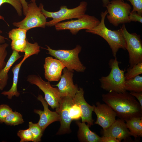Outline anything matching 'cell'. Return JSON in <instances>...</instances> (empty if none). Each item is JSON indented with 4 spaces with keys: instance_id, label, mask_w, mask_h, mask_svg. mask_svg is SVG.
<instances>
[{
    "instance_id": "30",
    "label": "cell",
    "mask_w": 142,
    "mask_h": 142,
    "mask_svg": "<svg viewBox=\"0 0 142 142\" xmlns=\"http://www.w3.org/2000/svg\"><path fill=\"white\" fill-rule=\"evenodd\" d=\"M69 111L72 120H78L81 118L82 114L80 109L76 104L73 103L70 107Z\"/></svg>"
},
{
    "instance_id": "28",
    "label": "cell",
    "mask_w": 142,
    "mask_h": 142,
    "mask_svg": "<svg viewBox=\"0 0 142 142\" xmlns=\"http://www.w3.org/2000/svg\"><path fill=\"white\" fill-rule=\"evenodd\" d=\"M17 135L20 139V142H33V135L29 128L25 130H19Z\"/></svg>"
},
{
    "instance_id": "4",
    "label": "cell",
    "mask_w": 142,
    "mask_h": 142,
    "mask_svg": "<svg viewBox=\"0 0 142 142\" xmlns=\"http://www.w3.org/2000/svg\"><path fill=\"white\" fill-rule=\"evenodd\" d=\"M87 3L85 1L81 2L77 7L72 9L67 8L65 6H61L59 10L55 12H50L44 9L43 5L40 4L41 11L46 18H51L52 19L47 22L46 26L52 27L61 21L72 18H78L85 14L87 10Z\"/></svg>"
},
{
    "instance_id": "16",
    "label": "cell",
    "mask_w": 142,
    "mask_h": 142,
    "mask_svg": "<svg viewBox=\"0 0 142 142\" xmlns=\"http://www.w3.org/2000/svg\"><path fill=\"white\" fill-rule=\"evenodd\" d=\"M103 136L113 137L120 142L125 140L131 136L124 120L118 119L108 128L102 130Z\"/></svg>"
},
{
    "instance_id": "18",
    "label": "cell",
    "mask_w": 142,
    "mask_h": 142,
    "mask_svg": "<svg viewBox=\"0 0 142 142\" xmlns=\"http://www.w3.org/2000/svg\"><path fill=\"white\" fill-rule=\"evenodd\" d=\"M76 123L79 127L78 137L80 141L83 142H100L101 137L91 131L89 126L85 122L79 121Z\"/></svg>"
},
{
    "instance_id": "6",
    "label": "cell",
    "mask_w": 142,
    "mask_h": 142,
    "mask_svg": "<svg viewBox=\"0 0 142 142\" xmlns=\"http://www.w3.org/2000/svg\"><path fill=\"white\" fill-rule=\"evenodd\" d=\"M105 7L108 14H107V19L115 26L131 22L129 16L131 7L123 0H113L110 1Z\"/></svg>"
},
{
    "instance_id": "25",
    "label": "cell",
    "mask_w": 142,
    "mask_h": 142,
    "mask_svg": "<svg viewBox=\"0 0 142 142\" xmlns=\"http://www.w3.org/2000/svg\"><path fill=\"white\" fill-rule=\"evenodd\" d=\"M28 126L33 135V142L40 141L44 132L42 128L37 123H34L32 121L29 122Z\"/></svg>"
},
{
    "instance_id": "31",
    "label": "cell",
    "mask_w": 142,
    "mask_h": 142,
    "mask_svg": "<svg viewBox=\"0 0 142 142\" xmlns=\"http://www.w3.org/2000/svg\"><path fill=\"white\" fill-rule=\"evenodd\" d=\"M6 3L12 5L16 10L19 16L22 15L23 8L20 0H0V7Z\"/></svg>"
},
{
    "instance_id": "35",
    "label": "cell",
    "mask_w": 142,
    "mask_h": 142,
    "mask_svg": "<svg viewBox=\"0 0 142 142\" xmlns=\"http://www.w3.org/2000/svg\"><path fill=\"white\" fill-rule=\"evenodd\" d=\"M129 18L130 22H138L140 23H142V16L139 14L136 11H131Z\"/></svg>"
},
{
    "instance_id": "26",
    "label": "cell",
    "mask_w": 142,
    "mask_h": 142,
    "mask_svg": "<svg viewBox=\"0 0 142 142\" xmlns=\"http://www.w3.org/2000/svg\"><path fill=\"white\" fill-rule=\"evenodd\" d=\"M124 75L126 80L133 78L142 73V62L138 63L131 68H128Z\"/></svg>"
},
{
    "instance_id": "38",
    "label": "cell",
    "mask_w": 142,
    "mask_h": 142,
    "mask_svg": "<svg viewBox=\"0 0 142 142\" xmlns=\"http://www.w3.org/2000/svg\"><path fill=\"white\" fill-rule=\"evenodd\" d=\"M23 8V14L26 16L28 11V3L26 1V0H20Z\"/></svg>"
},
{
    "instance_id": "5",
    "label": "cell",
    "mask_w": 142,
    "mask_h": 142,
    "mask_svg": "<svg viewBox=\"0 0 142 142\" xmlns=\"http://www.w3.org/2000/svg\"><path fill=\"white\" fill-rule=\"evenodd\" d=\"M48 53L59 60L70 71L75 70L79 72H84L86 67L81 63L78 57L82 47L77 45L71 50H55L47 45Z\"/></svg>"
},
{
    "instance_id": "9",
    "label": "cell",
    "mask_w": 142,
    "mask_h": 142,
    "mask_svg": "<svg viewBox=\"0 0 142 142\" xmlns=\"http://www.w3.org/2000/svg\"><path fill=\"white\" fill-rule=\"evenodd\" d=\"M27 80L36 85L43 92L45 100L52 108H56L59 106L61 98L58 88L53 87L49 82H46L40 77L35 75H28Z\"/></svg>"
},
{
    "instance_id": "23",
    "label": "cell",
    "mask_w": 142,
    "mask_h": 142,
    "mask_svg": "<svg viewBox=\"0 0 142 142\" xmlns=\"http://www.w3.org/2000/svg\"><path fill=\"white\" fill-rule=\"evenodd\" d=\"M24 122L22 115L17 111H12L7 116L4 123L6 125L15 126Z\"/></svg>"
},
{
    "instance_id": "8",
    "label": "cell",
    "mask_w": 142,
    "mask_h": 142,
    "mask_svg": "<svg viewBox=\"0 0 142 142\" xmlns=\"http://www.w3.org/2000/svg\"><path fill=\"white\" fill-rule=\"evenodd\" d=\"M128 53L129 68L142 62V43L140 36L135 33H130L123 24L121 27Z\"/></svg>"
},
{
    "instance_id": "24",
    "label": "cell",
    "mask_w": 142,
    "mask_h": 142,
    "mask_svg": "<svg viewBox=\"0 0 142 142\" xmlns=\"http://www.w3.org/2000/svg\"><path fill=\"white\" fill-rule=\"evenodd\" d=\"M40 51V47L37 42L32 43H29L27 39L26 46L24 50V55L22 60L24 62L31 55L38 54Z\"/></svg>"
},
{
    "instance_id": "33",
    "label": "cell",
    "mask_w": 142,
    "mask_h": 142,
    "mask_svg": "<svg viewBox=\"0 0 142 142\" xmlns=\"http://www.w3.org/2000/svg\"><path fill=\"white\" fill-rule=\"evenodd\" d=\"M12 111V109L7 105H0V123H4L7 116Z\"/></svg>"
},
{
    "instance_id": "1",
    "label": "cell",
    "mask_w": 142,
    "mask_h": 142,
    "mask_svg": "<svg viewBox=\"0 0 142 142\" xmlns=\"http://www.w3.org/2000/svg\"><path fill=\"white\" fill-rule=\"evenodd\" d=\"M102 98L120 119L125 121L133 117L142 116V107L129 92H108L103 94Z\"/></svg>"
},
{
    "instance_id": "13",
    "label": "cell",
    "mask_w": 142,
    "mask_h": 142,
    "mask_svg": "<svg viewBox=\"0 0 142 142\" xmlns=\"http://www.w3.org/2000/svg\"><path fill=\"white\" fill-rule=\"evenodd\" d=\"M63 73L60 81L55 86L58 87L61 98L68 97L73 99L79 89L77 86L74 84L72 71L65 68L63 70Z\"/></svg>"
},
{
    "instance_id": "40",
    "label": "cell",
    "mask_w": 142,
    "mask_h": 142,
    "mask_svg": "<svg viewBox=\"0 0 142 142\" xmlns=\"http://www.w3.org/2000/svg\"><path fill=\"white\" fill-rule=\"evenodd\" d=\"M110 0H102L103 6L105 7L106 5L110 2Z\"/></svg>"
},
{
    "instance_id": "32",
    "label": "cell",
    "mask_w": 142,
    "mask_h": 142,
    "mask_svg": "<svg viewBox=\"0 0 142 142\" xmlns=\"http://www.w3.org/2000/svg\"><path fill=\"white\" fill-rule=\"evenodd\" d=\"M8 45V44L5 43L0 44V71L6 65L5 60L7 55V49Z\"/></svg>"
},
{
    "instance_id": "19",
    "label": "cell",
    "mask_w": 142,
    "mask_h": 142,
    "mask_svg": "<svg viewBox=\"0 0 142 142\" xmlns=\"http://www.w3.org/2000/svg\"><path fill=\"white\" fill-rule=\"evenodd\" d=\"M22 57L19 52L13 50L10 58L4 68L0 71V90H3L7 84L8 79V73L13 64Z\"/></svg>"
},
{
    "instance_id": "41",
    "label": "cell",
    "mask_w": 142,
    "mask_h": 142,
    "mask_svg": "<svg viewBox=\"0 0 142 142\" xmlns=\"http://www.w3.org/2000/svg\"><path fill=\"white\" fill-rule=\"evenodd\" d=\"M0 19H2L4 21V17L0 15Z\"/></svg>"
},
{
    "instance_id": "34",
    "label": "cell",
    "mask_w": 142,
    "mask_h": 142,
    "mask_svg": "<svg viewBox=\"0 0 142 142\" xmlns=\"http://www.w3.org/2000/svg\"><path fill=\"white\" fill-rule=\"evenodd\" d=\"M133 6L132 12L136 11L139 15L142 14V0H127Z\"/></svg>"
},
{
    "instance_id": "7",
    "label": "cell",
    "mask_w": 142,
    "mask_h": 142,
    "mask_svg": "<svg viewBox=\"0 0 142 142\" xmlns=\"http://www.w3.org/2000/svg\"><path fill=\"white\" fill-rule=\"evenodd\" d=\"M28 6L25 18L20 22H13V25L27 31L36 27L45 28L47 22L46 18L42 13L40 6H37L35 1H30Z\"/></svg>"
},
{
    "instance_id": "2",
    "label": "cell",
    "mask_w": 142,
    "mask_h": 142,
    "mask_svg": "<svg viewBox=\"0 0 142 142\" xmlns=\"http://www.w3.org/2000/svg\"><path fill=\"white\" fill-rule=\"evenodd\" d=\"M108 14L107 10L102 12L101 19L97 26L86 32L98 35L104 39L110 48L114 58L116 57L117 52L120 49L126 50V44L120 28L116 30H111L108 28L105 23V17Z\"/></svg>"
},
{
    "instance_id": "12",
    "label": "cell",
    "mask_w": 142,
    "mask_h": 142,
    "mask_svg": "<svg viewBox=\"0 0 142 142\" xmlns=\"http://www.w3.org/2000/svg\"><path fill=\"white\" fill-rule=\"evenodd\" d=\"M73 103L72 98L68 97L62 98L59 106L55 111L59 115L60 126L57 134H62L70 131V126L72 120L69 115V109Z\"/></svg>"
},
{
    "instance_id": "36",
    "label": "cell",
    "mask_w": 142,
    "mask_h": 142,
    "mask_svg": "<svg viewBox=\"0 0 142 142\" xmlns=\"http://www.w3.org/2000/svg\"><path fill=\"white\" fill-rule=\"evenodd\" d=\"M100 142H120L118 139L112 137L103 136L101 137Z\"/></svg>"
},
{
    "instance_id": "42",
    "label": "cell",
    "mask_w": 142,
    "mask_h": 142,
    "mask_svg": "<svg viewBox=\"0 0 142 142\" xmlns=\"http://www.w3.org/2000/svg\"><path fill=\"white\" fill-rule=\"evenodd\" d=\"M36 0H31V1H35Z\"/></svg>"
},
{
    "instance_id": "21",
    "label": "cell",
    "mask_w": 142,
    "mask_h": 142,
    "mask_svg": "<svg viewBox=\"0 0 142 142\" xmlns=\"http://www.w3.org/2000/svg\"><path fill=\"white\" fill-rule=\"evenodd\" d=\"M125 121L131 135L135 138L142 136V116L133 117Z\"/></svg>"
},
{
    "instance_id": "17",
    "label": "cell",
    "mask_w": 142,
    "mask_h": 142,
    "mask_svg": "<svg viewBox=\"0 0 142 142\" xmlns=\"http://www.w3.org/2000/svg\"><path fill=\"white\" fill-rule=\"evenodd\" d=\"M73 99V103L78 105L80 109L82 114V122H87L89 127L90 126L93 124L92 117L93 106L89 105L85 100L83 88H79Z\"/></svg>"
},
{
    "instance_id": "11",
    "label": "cell",
    "mask_w": 142,
    "mask_h": 142,
    "mask_svg": "<svg viewBox=\"0 0 142 142\" xmlns=\"http://www.w3.org/2000/svg\"><path fill=\"white\" fill-rule=\"evenodd\" d=\"M96 105H93V111L97 116L95 124L100 125L103 130H105L116 120V114L113 109L105 103H101L98 102Z\"/></svg>"
},
{
    "instance_id": "10",
    "label": "cell",
    "mask_w": 142,
    "mask_h": 142,
    "mask_svg": "<svg viewBox=\"0 0 142 142\" xmlns=\"http://www.w3.org/2000/svg\"><path fill=\"white\" fill-rule=\"evenodd\" d=\"M100 21L94 16L84 14L75 20L59 22L55 25L57 31L69 30L73 35L82 29H90L97 25Z\"/></svg>"
},
{
    "instance_id": "14",
    "label": "cell",
    "mask_w": 142,
    "mask_h": 142,
    "mask_svg": "<svg viewBox=\"0 0 142 142\" xmlns=\"http://www.w3.org/2000/svg\"><path fill=\"white\" fill-rule=\"evenodd\" d=\"M38 100L41 103L44 110L34 109V112L39 115V119L37 123L44 131L46 128L52 123L59 121V116L56 111L50 110L48 107V105L41 95H39L37 98Z\"/></svg>"
},
{
    "instance_id": "15",
    "label": "cell",
    "mask_w": 142,
    "mask_h": 142,
    "mask_svg": "<svg viewBox=\"0 0 142 142\" xmlns=\"http://www.w3.org/2000/svg\"><path fill=\"white\" fill-rule=\"evenodd\" d=\"M65 67L59 60L50 57H47L44 64L45 79L49 82L58 81L60 79L62 71Z\"/></svg>"
},
{
    "instance_id": "20",
    "label": "cell",
    "mask_w": 142,
    "mask_h": 142,
    "mask_svg": "<svg viewBox=\"0 0 142 142\" xmlns=\"http://www.w3.org/2000/svg\"><path fill=\"white\" fill-rule=\"evenodd\" d=\"M24 62L22 60L18 64H16L12 68V71L13 73V82L12 86L9 90L4 91L2 92L1 94L7 96L9 99H11L13 96L18 97L20 95L17 89L18 75L20 68Z\"/></svg>"
},
{
    "instance_id": "27",
    "label": "cell",
    "mask_w": 142,
    "mask_h": 142,
    "mask_svg": "<svg viewBox=\"0 0 142 142\" xmlns=\"http://www.w3.org/2000/svg\"><path fill=\"white\" fill-rule=\"evenodd\" d=\"M27 31L18 28L12 29L8 33V37L12 40L20 39H26Z\"/></svg>"
},
{
    "instance_id": "3",
    "label": "cell",
    "mask_w": 142,
    "mask_h": 142,
    "mask_svg": "<svg viewBox=\"0 0 142 142\" xmlns=\"http://www.w3.org/2000/svg\"><path fill=\"white\" fill-rule=\"evenodd\" d=\"M119 63L116 57L109 60L110 73L108 75L102 77L99 79L101 88L103 89L108 92L124 93L126 91L125 86V70L120 69Z\"/></svg>"
},
{
    "instance_id": "29",
    "label": "cell",
    "mask_w": 142,
    "mask_h": 142,
    "mask_svg": "<svg viewBox=\"0 0 142 142\" xmlns=\"http://www.w3.org/2000/svg\"><path fill=\"white\" fill-rule=\"evenodd\" d=\"M27 39H16L12 40L11 43V48L13 50L18 52H24Z\"/></svg>"
},
{
    "instance_id": "37",
    "label": "cell",
    "mask_w": 142,
    "mask_h": 142,
    "mask_svg": "<svg viewBox=\"0 0 142 142\" xmlns=\"http://www.w3.org/2000/svg\"><path fill=\"white\" fill-rule=\"evenodd\" d=\"M129 93L131 95L137 99L140 106L142 107V92H130Z\"/></svg>"
},
{
    "instance_id": "22",
    "label": "cell",
    "mask_w": 142,
    "mask_h": 142,
    "mask_svg": "<svg viewBox=\"0 0 142 142\" xmlns=\"http://www.w3.org/2000/svg\"><path fill=\"white\" fill-rule=\"evenodd\" d=\"M125 86L126 91L142 92V76L139 75L133 78L126 80Z\"/></svg>"
},
{
    "instance_id": "39",
    "label": "cell",
    "mask_w": 142,
    "mask_h": 142,
    "mask_svg": "<svg viewBox=\"0 0 142 142\" xmlns=\"http://www.w3.org/2000/svg\"><path fill=\"white\" fill-rule=\"evenodd\" d=\"M2 32V31L0 29V44L5 43V39H7V38L1 35L0 34Z\"/></svg>"
}]
</instances>
